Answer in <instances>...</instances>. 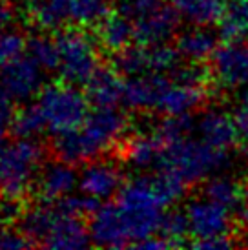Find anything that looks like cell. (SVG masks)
<instances>
[{"instance_id":"42","label":"cell","mask_w":248,"mask_h":250,"mask_svg":"<svg viewBox=\"0 0 248 250\" xmlns=\"http://www.w3.org/2000/svg\"><path fill=\"white\" fill-rule=\"evenodd\" d=\"M15 21V9L7 0H0V31L7 29Z\"/></svg>"},{"instance_id":"17","label":"cell","mask_w":248,"mask_h":250,"mask_svg":"<svg viewBox=\"0 0 248 250\" xmlns=\"http://www.w3.org/2000/svg\"><path fill=\"white\" fill-rule=\"evenodd\" d=\"M59 208V207H57ZM91 243L90 237V229L88 225L83 221V217L66 214L59 208V215L55 219V225L48 237L44 239L42 247L48 249H57V250H79L86 249Z\"/></svg>"},{"instance_id":"16","label":"cell","mask_w":248,"mask_h":250,"mask_svg":"<svg viewBox=\"0 0 248 250\" xmlns=\"http://www.w3.org/2000/svg\"><path fill=\"white\" fill-rule=\"evenodd\" d=\"M195 132L208 145L223 148V150H230L241 139L234 115L219 108L203 111L199 119H195Z\"/></svg>"},{"instance_id":"24","label":"cell","mask_w":248,"mask_h":250,"mask_svg":"<svg viewBox=\"0 0 248 250\" xmlns=\"http://www.w3.org/2000/svg\"><path fill=\"white\" fill-rule=\"evenodd\" d=\"M161 150H163V143L159 141L155 133H148V135H135L133 139L126 143L124 148V159L135 170L141 172H148L157 168L159 157H161Z\"/></svg>"},{"instance_id":"32","label":"cell","mask_w":248,"mask_h":250,"mask_svg":"<svg viewBox=\"0 0 248 250\" xmlns=\"http://www.w3.org/2000/svg\"><path fill=\"white\" fill-rule=\"evenodd\" d=\"M55 205L66 214L77 215V217H83V219L84 217L90 219L91 215L99 210V207L103 205V201H99L97 197H93L90 194H84L81 190H75V192H71V194L64 195L62 199H59Z\"/></svg>"},{"instance_id":"13","label":"cell","mask_w":248,"mask_h":250,"mask_svg":"<svg viewBox=\"0 0 248 250\" xmlns=\"http://www.w3.org/2000/svg\"><path fill=\"white\" fill-rule=\"evenodd\" d=\"M75 190H79V172L75 165L62 159L42 165L35 179V192L41 203H57Z\"/></svg>"},{"instance_id":"27","label":"cell","mask_w":248,"mask_h":250,"mask_svg":"<svg viewBox=\"0 0 248 250\" xmlns=\"http://www.w3.org/2000/svg\"><path fill=\"white\" fill-rule=\"evenodd\" d=\"M46 130V123L42 117L41 108L37 103L22 106L19 111H15L13 123H11V133L19 139H37Z\"/></svg>"},{"instance_id":"19","label":"cell","mask_w":248,"mask_h":250,"mask_svg":"<svg viewBox=\"0 0 248 250\" xmlns=\"http://www.w3.org/2000/svg\"><path fill=\"white\" fill-rule=\"evenodd\" d=\"M124 81L115 68H99L84 84V93L93 108H113L123 103Z\"/></svg>"},{"instance_id":"36","label":"cell","mask_w":248,"mask_h":250,"mask_svg":"<svg viewBox=\"0 0 248 250\" xmlns=\"http://www.w3.org/2000/svg\"><path fill=\"white\" fill-rule=\"evenodd\" d=\"M13 99L6 93V90L0 86V148L6 145L4 137L7 132H11V123L15 117V108H13Z\"/></svg>"},{"instance_id":"35","label":"cell","mask_w":248,"mask_h":250,"mask_svg":"<svg viewBox=\"0 0 248 250\" xmlns=\"http://www.w3.org/2000/svg\"><path fill=\"white\" fill-rule=\"evenodd\" d=\"M170 79L173 83L192 84V86H205L208 81V70H205L201 62L179 64L175 70L170 71Z\"/></svg>"},{"instance_id":"30","label":"cell","mask_w":248,"mask_h":250,"mask_svg":"<svg viewBox=\"0 0 248 250\" xmlns=\"http://www.w3.org/2000/svg\"><path fill=\"white\" fill-rule=\"evenodd\" d=\"M193 132H195V119L192 117V113L190 115H166L153 130V133L163 145L188 137Z\"/></svg>"},{"instance_id":"4","label":"cell","mask_w":248,"mask_h":250,"mask_svg":"<svg viewBox=\"0 0 248 250\" xmlns=\"http://www.w3.org/2000/svg\"><path fill=\"white\" fill-rule=\"evenodd\" d=\"M44 148L37 139H19L0 148V194L19 199L35 187L42 168Z\"/></svg>"},{"instance_id":"43","label":"cell","mask_w":248,"mask_h":250,"mask_svg":"<svg viewBox=\"0 0 248 250\" xmlns=\"http://www.w3.org/2000/svg\"><path fill=\"white\" fill-rule=\"evenodd\" d=\"M241 217H243V223L248 227V201H247V205L243 207V210H241Z\"/></svg>"},{"instance_id":"34","label":"cell","mask_w":248,"mask_h":250,"mask_svg":"<svg viewBox=\"0 0 248 250\" xmlns=\"http://www.w3.org/2000/svg\"><path fill=\"white\" fill-rule=\"evenodd\" d=\"M28 48V41L22 33L15 29H2L0 31V68L17 57L24 55Z\"/></svg>"},{"instance_id":"39","label":"cell","mask_w":248,"mask_h":250,"mask_svg":"<svg viewBox=\"0 0 248 250\" xmlns=\"http://www.w3.org/2000/svg\"><path fill=\"white\" fill-rule=\"evenodd\" d=\"M234 119L239 128V133H241V139L248 141V86L243 88V91L239 93L237 106L234 110Z\"/></svg>"},{"instance_id":"23","label":"cell","mask_w":248,"mask_h":250,"mask_svg":"<svg viewBox=\"0 0 248 250\" xmlns=\"http://www.w3.org/2000/svg\"><path fill=\"white\" fill-rule=\"evenodd\" d=\"M203 195L219 203L221 207L235 212L247 205V190L239 181L232 179L228 175L215 174L203 185Z\"/></svg>"},{"instance_id":"18","label":"cell","mask_w":248,"mask_h":250,"mask_svg":"<svg viewBox=\"0 0 248 250\" xmlns=\"http://www.w3.org/2000/svg\"><path fill=\"white\" fill-rule=\"evenodd\" d=\"M208 99V91L205 86L170 83L159 99L157 110L163 115H190L205 106Z\"/></svg>"},{"instance_id":"12","label":"cell","mask_w":248,"mask_h":250,"mask_svg":"<svg viewBox=\"0 0 248 250\" xmlns=\"http://www.w3.org/2000/svg\"><path fill=\"white\" fill-rule=\"evenodd\" d=\"M91 243L104 249H123L130 247V234L124 225L123 214L117 203H104L88 219Z\"/></svg>"},{"instance_id":"6","label":"cell","mask_w":248,"mask_h":250,"mask_svg":"<svg viewBox=\"0 0 248 250\" xmlns=\"http://www.w3.org/2000/svg\"><path fill=\"white\" fill-rule=\"evenodd\" d=\"M55 39L61 51V79L64 83L84 86L101 68L95 41L86 31L77 28L61 29Z\"/></svg>"},{"instance_id":"9","label":"cell","mask_w":248,"mask_h":250,"mask_svg":"<svg viewBox=\"0 0 248 250\" xmlns=\"http://www.w3.org/2000/svg\"><path fill=\"white\" fill-rule=\"evenodd\" d=\"M193 239H207L215 236H230L234 219L232 212L208 197H195L185 208Z\"/></svg>"},{"instance_id":"3","label":"cell","mask_w":248,"mask_h":250,"mask_svg":"<svg viewBox=\"0 0 248 250\" xmlns=\"http://www.w3.org/2000/svg\"><path fill=\"white\" fill-rule=\"evenodd\" d=\"M115 203L123 214L133 247L161 232L166 207L155 190L152 175H139L124 183L115 195Z\"/></svg>"},{"instance_id":"26","label":"cell","mask_w":248,"mask_h":250,"mask_svg":"<svg viewBox=\"0 0 248 250\" xmlns=\"http://www.w3.org/2000/svg\"><path fill=\"white\" fill-rule=\"evenodd\" d=\"M248 35V0H230L219 22V37L225 42H239Z\"/></svg>"},{"instance_id":"5","label":"cell","mask_w":248,"mask_h":250,"mask_svg":"<svg viewBox=\"0 0 248 250\" xmlns=\"http://www.w3.org/2000/svg\"><path fill=\"white\" fill-rule=\"evenodd\" d=\"M35 103L42 111L46 130L53 135L79 128L88 117L91 106L86 93L69 83L44 86Z\"/></svg>"},{"instance_id":"11","label":"cell","mask_w":248,"mask_h":250,"mask_svg":"<svg viewBox=\"0 0 248 250\" xmlns=\"http://www.w3.org/2000/svg\"><path fill=\"white\" fill-rule=\"evenodd\" d=\"M210 73L227 90L248 86V46L241 42H225L212 55Z\"/></svg>"},{"instance_id":"10","label":"cell","mask_w":248,"mask_h":250,"mask_svg":"<svg viewBox=\"0 0 248 250\" xmlns=\"http://www.w3.org/2000/svg\"><path fill=\"white\" fill-rule=\"evenodd\" d=\"M181 21L183 19L173 4L161 2L152 11L133 19V41L145 46L166 44L175 37Z\"/></svg>"},{"instance_id":"37","label":"cell","mask_w":248,"mask_h":250,"mask_svg":"<svg viewBox=\"0 0 248 250\" xmlns=\"http://www.w3.org/2000/svg\"><path fill=\"white\" fill-rule=\"evenodd\" d=\"M28 247H33V243L19 229L13 230L9 227H0V250H19Z\"/></svg>"},{"instance_id":"20","label":"cell","mask_w":248,"mask_h":250,"mask_svg":"<svg viewBox=\"0 0 248 250\" xmlns=\"http://www.w3.org/2000/svg\"><path fill=\"white\" fill-rule=\"evenodd\" d=\"M175 48L179 55L188 62H205L212 59L217 46V35L210 29V26H192L177 37Z\"/></svg>"},{"instance_id":"21","label":"cell","mask_w":248,"mask_h":250,"mask_svg":"<svg viewBox=\"0 0 248 250\" xmlns=\"http://www.w3.org/2000/svg\"><path fill=\"white\" fill-rule=\"evenodd\" d=\"M28 17L42 31H61L71 24L69 0H29Z\"/></svg>"},{"instance_id":"38","label":"cell","mask_w":248,"mask_h":250,"mask_svg":"<svg viewBox=\"0 0 248 250\" xmlns=\"http://www.w3.org/2000/svg\"><path fill=\"white\" fill-rule=\"evenodd\" d=\"M161 2L163 0H121L119 11L133 21V19H137L141 15L152 11L153 7H157Z\"/></svg>"},{"instance_id":"14","label":"cell","mask_w":248,"mask_h":250,"mask_svg":"<svg viewBox=\"0 0 248 250\" xmlns=\"http://www.w3.org/2000/svg\"><path fill=\"white\" fill-rule=\"evenodd\" d=\"M123 185V170L108 161H88V165L79 174V190L93 195L99 201H110L121 192Z\"/></svg>"},{"instance_id":"15","label":"cell","mask_w":248,"mask_h":250,"mask_svg":"<svg viewBox=\"0 0 248 250\" xmlns=\"http://www.w3.org/2000/svg\"><path fill=\"white\" fill-rule=\"evenodd\" d=\"M172 83L165 73H145L131 75L124 81L123 104L131 111H155L159 99Z\"/></svg>"},{"instance_id":"41","label":"cell","mask_w":248,"mask_h":250,"mask_svg":"<svg viewBox=\"0 0 248 250\" xmlns=\"http://www.w3.org/2000/svg\"><path fill=\"white\" fill-rule=\"evenodd\" d=\"M135 247L145 249V250H152V249L163 250V249H177V247H181V245L172 241V239H168V237H165V236H157V234H155V236L148 237V239H145V241L137 243Z\"/></svg>"},{"instance_id":"29","label":"cell","mask_w":248,"mask_h":250,"mask_svg":"<svg viewBox=\"0 0 248 250\" xmlns=\"http://www.w3.org/2000/svg\"><path fill=\"white\" fill-rule=\"evenodd\" d=\"M71 24L75 26H99L110 15L108 0H69Z\"/></svg>"},{"instance_id":"31","label":"cell","mask_w":248,"mask_h":250,"mask_svg":"<svg viewBox=\"0 0 248 250\" xmlns=\"http://www.w3.org/2000/svg\"><path fill=\"white\" fill-rule=\"evenodd\" d=\"M152 179L159 197H161V201H163L166 208L175 205V203H179L185 197L188 185L181 179L179 175L172 174V172H166V170H157L152 175Z\"/></svg>"},{"instance_id":"40","label":"cell","mask_w":248,"mask_h":250,"mask_svg":"<svg viewBox=\"0 0 248 250\" xmlns=\"http://www.w3.org/2000/svg\"><path fill=\"white\" fill-rule=\"evenodd\" d=\"M234 239L230 236H215V237H207V239H193L190 247L201 250H227L234 247Z\"/></svg>"},{"instance_id":"2","label":"cell","mask_w":248,"mask_h":250,"mask_svg":"<svg viewBox=\"0 0 248 250\" xmlns=\"http://www.w3.org/2000/svg\"><path fill=\"white\" fill-rule=\"evenodd\" d=\"M228 150L208 145L201 137H183L163 145L157 170H166L179 175L188 187L205 183L212 175L221 174L228 167Z\"/></svg>"},{"instance_id":"22","label":"cell","mask_w":248,"mask_h":250,"mask_svg":"<svg viewBox=\"0 0 248 250\" xmlns=\"http://www.w3.org/2000/svg\"><path fill=\"white\" fill-rule=\"evenodd\" d=\"M181 19L192 26L219 24L227 13V0H172Z\"/></svg>"},{"instance_id":"44","label":"cell","mask_w":248,"mask_h":250,"mask_svg":"<svg viewBox=\"0 0 248 250\" xmlns=\"http://www.w3.org/2000/svg\"><path fill=\"white\" fill-rule=\"evenodd\" d=\"M0 195H2V194H0ZM0 203H2V199H0Z\"/></svg>"},{"instance_id":"25","label":"cell","mask_w":248,"mask_h":250,"mask_svg":"<svg viewBox=\"0 0 248 250\" xmlns=\"http://www.w3.org/2000/svg\"><path fill=\"white\" fill-rule=\"evenodd\" d=\"M97 37L104 49L111 53H117L126 46H130L133 41V21L128 19L121 11L110 13L99 26H97Z\"/></svg>"},{"instance_id":"33","label":"cell","mask_w":248,"mask_h":250,"mask_svg":"<svg viewBox=\"0 0 248 250\" xmlns=\"http://www.w3.org/2000/svg\"><path fill=\"white\" fill-rule=\"evenodd\" d=\"M186 234H190V225H188V215L185 210H168L163 215L161 223V236L172 239L181 247H185Z\"/></svg>"},{"instance_id":"1","label":"cell","mask_w":248,"mask_h":250,"mask_svg":"<svg viewBox=\"0 0 248 250\" xmlns=\"http://www.w3.org/2000/svg\"><path fill=\"white\" fill-rule=\"evenodd\" d=\"M130 126V119L117 106L93 108L75 130L59 133L53 139L57 159L81 165L97 159L123 139Z\"/></svg>"},{"instance_id":"8","label":"cell","mask_w":248,"mask_h":250,"mask_svg":"<svg viewBox=\"0 0 248 250\" xmlns=\"http://www.w3.org/2000/svg\"><path fill=\"white\" fill-rule=\"evenodd\" d=\"M44 83V70L26 53L0 68V86L15 103H28L39 95Z\"/></svg>"},{"instance_id":"7","label":"cell","mask_w":248,"mask_h":250,"mask_svg":"<svg viewBox=\"0 0 248 250\" xmlns=\"http://www.w3.org/2000/svg\"><path fill=\"white\" fill-rule=\"evenodd\" d=\"M179 51L175 46L155 44L145 46L135 42V46H126L113 53V68L121 75H145V73H170L181 64Z\"/></svg>"},{"instance_id":"28","label":"cell","mask_w":248,"mask_h":250,"mask_svg":"<svg viewBox=\"0 0 248 250\" xmlns=\"http://www.w3.org/2000/svg\"><path fill=\"white\" fill-rule=\"evenodd\" d=\"M26 53L44 71H59V66H61V51H59L57 39H53V37H48V35L31 37L28 41Z\"/></svg>"}]
</instances>
